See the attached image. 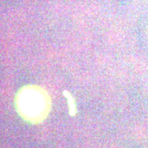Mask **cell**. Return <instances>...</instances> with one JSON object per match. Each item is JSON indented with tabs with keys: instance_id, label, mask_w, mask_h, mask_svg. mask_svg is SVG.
Segmentation results:
<instances>
[{
	"instance_id": "obj_1",
	"label": "cell",
	"mask_w": 148,
	"mask_h": 148,
	"mask_svg": "<svg viewBox=\"0 0 148 148\" xmlns=\"http://www.w3.org/2000/svg\"><path fill=\"white\" fill-rule=\"evenodd\" d=\"M15 107L19 115L28 123L44 121L51 110V99L48 91L36 85L21 87L16 93Z\"/></svg>"
}]
</instances>
